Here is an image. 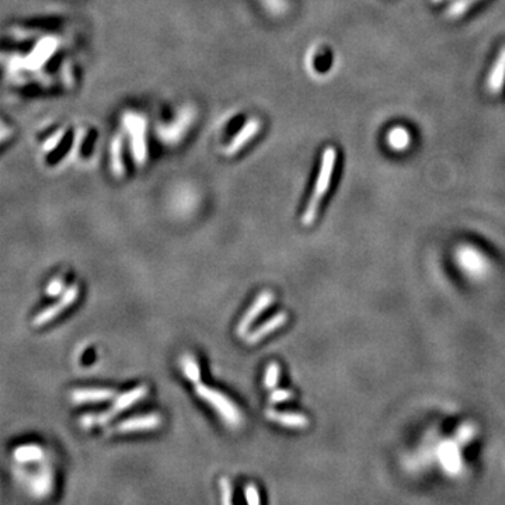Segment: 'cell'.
I'll return each instance as SVG.
<instances>
[{"label":"cell","instance_id":"cell-25","mask_svg":"<svg viewBox=\"0 0 505 505\" xmlns=\"http://www.w3.org/2000/svg\"><path fill=\"white\" fill-rule=\"evenodd\" d=\"M244 499L249 504L256 505L261 503L260 499V492L254 485H249L244 487Z\"/></svg>","mask_w":505,"mask_h":505},{"label":"cell","instance_id":"cell-22","mask_svg":"<svg viewBox=\"0 0 505 505\" xmlns=\"http://www.w3.org/2000/svg\"><path fill=\"white\" fill-rule=\"evenodd\" d=\"M66 288H68V287H66L65 277L61 275V277H55V278L48 284L45 292H46V297H49V298H56V297H59L61 294H63Z\"/></svg>","mask_w":505,"mask_h":505},{"label":"cell","instance_id":"cell-24","mask_svg":"<svg viewBox=\"0 0 505 505\" xmlns=\"http://www.w3.org/2000/svg\"><path fill=\"white\" fill-rule=\"evenodd\" d=\"M219 487H220V494H222V504H232V501H233V490H232L230 482L223 478L219 482Z\"/></svg>","mask_w":505,"mask_h":505},{"label":"cell","instance_id":"cell-23","mask_svg":"<svg viewBox=\"0 0 505 505\" xmlns=\"http://www.w3.org/2000/svg\"><path fill=\"white\" fill-rule=\"evenodd\" d=\"M295 397L294 392L292 390H288V389H277L274 390L271 394H270V401L273 404H278V403H284V401H288V400H292Z\"/></svg>","mask_w":505,"mask_h":505},{"label":"cell","instance_id":"cell-20","mask_svg":"<svg viewBox=\"0 0 505 505\" xmlns=\"http://www.w3.org/2000/svg\"><path fill=\"white\" fill-rule=\"evenodd\" d=\"M479 0H454L445 10V17L449 20L461 18L468 13V10L475 6Z\"/></svg>","mask_w":505,"mask_h":505},{"label":"cell","instance_id":"cell-26","mask_svg":"<svg viewBox=\"0 0 505 505\" xmlns=\"http://www.w3.org/2000/svg\"><path fill=\"white\" fill-rule=\"evenodd\" d=\"M444 1H449V0H431V3L437 4V3H444Z\"/></svg>","mask_w":505,"mask_h":505},{"label":"cell","instance_id":"cell-16","mask_svg":"<svg viewBox=\"0 0 505 505\" xmlns=\"http://www.w3.org/2000/svg\"><path fill=\"white\" fill-rule=\"evenodd\" d=\"M31 493H34L32 496H37L39 499L46 497L54 487V475L51 472V469L42 468L37 476H34L31 479Z\"/></svg>","mask_w":505,"mask_h":505},{"label":"cell","instance_id":"cell-9","mask_svg":"<svg viewBox=\"0 0 505 505\" xmlns=\"http://www.w3.org/2000/svg\"><path fill=\"white\" fill-rule=\"evenodd\" d=\"M162 423H163V420H162L161 414L151 413V414H145V416H139V417H131V418H127V420L118 423L116 425V431L121 432V434L152 431V430L159 428L162 425Z\"/></svg>","mask_w":505,"mask_h":505},{"label":"cell","instance_id":"cell-11","mask_svg":"<svg viewBox=\"0 0 505 505\" xmlns=\"http://www.w3.org/2000/svg\"><path fill=\"white\" fill-rule=\"evenodd\" d=\"M287 322H288V315L285 312H280V313L274 315L273 318H270L268 320H266L261 326H258L251 333H247L244 336V339L247 344H251V345L257 344L261 339H264L266 337L270 336L274 332H277L278 329H281Z\"/></svg>","mask_w":505,"mask_h":505},{"label":"cell","instance_id":"cell-4","mask_svg":"<svg viewBox=\"0 0 505 505\" xmlns=\"http://www.w3.org/2000/svg\"><path fill=\"white\" fill-rule=\"evenodd\" d=\"M79 295H80V288L77 284H72L70 287H68L56 304L42 309L38 315H35V318L31 320L32 328H35V329L44 328L45 325H48L52 320H55L56 318H59L63 311H66L76 302Z\"/></svg>","mask_w":505,"mask_h":505},{"label":"cell","instance_id":"cell-2","mask_svg":"<svg viewBox=\"0 0 505 505\" xmlns=\"http://www.w3.org/2000/svg\"><path fill=\"white\" fill-rule=\"evenodd\" d=\"M148 396V386H137L125 393H121L120 396L116 397L114 404L111 406V409H108L104 413H93V414H85L80 420L79 424L85 428H93L94 425H103L107 424L108 421H111L116 416H118L121 411L128 410L130 407H132L135 403L144 400Z\"/></svg>","mask_w":505,"mask_h":505},{"label":"cell","instance_id":"cell-8","mask_svg":"<svg viewBox=\"0 0 505 505\" xmlns=\"http://www.w3.org/2000/svg\"><path fill=\"white\" fill-rule=\"evenodd\" d=\"M459 445H461V442L458 439H456V442L447 441V442H442L438 449L439 463L447 475L455 476V475H459V472L462 470V456H461Z\"/></svg>","mask_w":505,"mask_h":505},{"label":"cell","instance_id":"cell-18","mask_svg":"<svg viewBox=\"0 0 505 505\" xmlns=\"http://www.w3.org/2000/svg\"><path fill=\"white\" fill-rule=\"evenodd\" d=\"M180 366H181L184 376L189 382H192L195 385L201 382V368L192 355H189V354L182 355L180 359Z\"/></svg>","mask_w":505,"mask_h":505},{"label":"cell","instance_id":"cell-14","mask_svg":"<svg viewBox=\"0 0 505 505\" xmlns=\"http://www.w3.org/2000/svg\"><path fill=\"white\" fill-rule=\"evenodd\" d=\"M261 124L258 120L251 118L240 131L239 134L232 139V142L227 145L225 154L226 155H235L236 152H239L249 141H251L254 138V135L260 131Z\"/></svg>","mask_w":505,"mask_h":505},{"label":"cell","instance_id":"cell-12","mask_svg":"<svg viewBox=\"0 0 505 505\" xmlns=\"http://www.w3.org/2000/svg\"><path fill=\"white\" fill-rule=\"evenodd\" d=\"M266 416L268 420L284 425L287 428H295V430H304L309 425V418L305 414L301 413H292V411H277V410H267Z\"/></svg>","mask_w":505,"mask_h":505},{"label":"cell","instance_id":"cell-3","mask_svg":"<svg viewBox=\"0 0 505 505\" xmlns=\"http://www.w3.org/2000/svg\"><path fill=\"white\" fill-rule=\"evenodd\" d=\"M195 393L205 400L230 428H237L242 424V413L239 407L226 394L201 382L195 385Z\"/></svg>","mask_w":505,"mask_h":505},{"label":"cell","instance_id":"cell-15","mask_svg":"<svg viewBox=\"0 0 505 505\" xmlns=\"http://www.w3.org/2000/svg\"><path fill=\"white\" fill-rule=\"evenodd\" d=\"M386 144L394 152H404L411 145V134L401 125L393 127L386 135Z\"/></svg>","mask_w":505,"mask_h":505},{"label":"cell","instance_id":"cell-1","mask_svg":"<svg viewBox=\"0 0 505 505\" xmlns=\"http://www.w3.org/2000/svg\"><path fill=\"white\" fill-rule=\"evenodd\" d=\"M337 152L333 148H328L323 152L322 156V163H320V170H319V175L316 180V185L315 189L312 192V197L309 199V204L302 215V223L305 226H311L319 213V208L322 205V201L325 198V195L328 194L330 184H332V178H333V173H335V166H336Z\"/></svg>","mask_w":505,"mask_h":505},{"label":"cell","instance_id":"cell-6","mask_svg":"<svg viewBox=\"0 0 505 505\" xmlns=\"http://www.w3.org/2000/svg\"><path fill=\"white\" fill-rule=\"evenodd\" d=\"M456 261L462 271L469 277L480 278L487 271L486 257L472 246H462L456 250Z\"/></svg>","mask_w":505,"mask_h":505},{"label":"cell","instance_id":"cell-19","mask_svg":"<svg viewBox=\"0 0 505 505\" xmlns=\"http://www.w3.org/2000/svg\"><path fill=\"white\" fill-rule=\"evenodd\" d=\"M111 171L116 177L125 174V166L123 162V138L118 135L111 144Z\"/></svg>","mask_w":505,"mask_h":505},{"label":"cell","instance_id":"cell-21","mask_svg":"<svg viewBox=\"0 0 505 505\" xmlns=\"http://www.w3.org/2000/svg\"><path fill=\"white\" fill-rule=\"evenodd\" d=\"M280 372L281 368L277 362H271L268 363L266 373H264V387L266 389H275L278 385V379H280Z\"/></svg>","mask_w":505,"mask_h":505},{"label":"cell","instance_id":"cell-10","mask_svg":"<svg viewBox=\"0 0 505 505\" xmlns=\"http://www.w3.org/2000/svg\"><path fill=\"white\" fill-rule=\"evenodd\" d=\"M117 396V392L107 387H79L72 390L70 400L75 404L86 403H103L113 400Z\"/></svg>","mask_w":505,"mask_h":505},{"label":"cell","instance_id":"cell-7","mask_svg":"<svg viewBox=\"0 0 505 505\" xmlns=\"http://www.w3.org/2000/svg\"><path fill=\"white\" fill-rule=\"evenodd\" d=\"M273 302H274V294H273L271 291H264V292H261V294L256 298V301L253 302V305L249 308V311L244 313V316L242 318V320L239 322V326H237L236 333L240 337L246 336V335L249 333L251 325L261 316V313H263L264 311H267V309L273 305Z\"/></svg>","mask_w":505,"mask_h":505},{"label":"cell","instance_id":"cell-17","mask_svg":"<svg viewBox=\"0 0 505 505\" xmlns=\"http://www.w3.org/2000/svg\"><path fill=\"white\" fill-rule=\"evenodd\" d=\"M14 461L18 463H32L44 459V449L37 444H25L20 445L13 452Z\"/></svg>","mask_w":505,"mask_h":505},{"label":"cell","instance_id":"cell-13","mask_svg":"<svg viewBox=\"0 0 505 505\" xmlns=\"http://www.w3.org/2000/svg\"><path fill=\"white\" fill-rule=\"evenodd\" d=\"M505 85V46L500 51L493 68L487 76L486 87L492 96H499Z\"/></svg>","mask_w":505,"mask_h":505},{"label":"cell","instance_id":"cell-5","mask_svg":"<svg viewBox=\"0 0 505 505\" xmlns=\"http://www.w3.org/2000/svg\"><path fill=\"white\" fill-rule=\"evenodd\" d=\"M125 127L131 137V149L134 155V161L142 166L146 162L148 151H146V142H145V121L142 117L137 114H127L125 118Z\"/></svg>","mask_w":505,"mask_h":505}]
</instances>
